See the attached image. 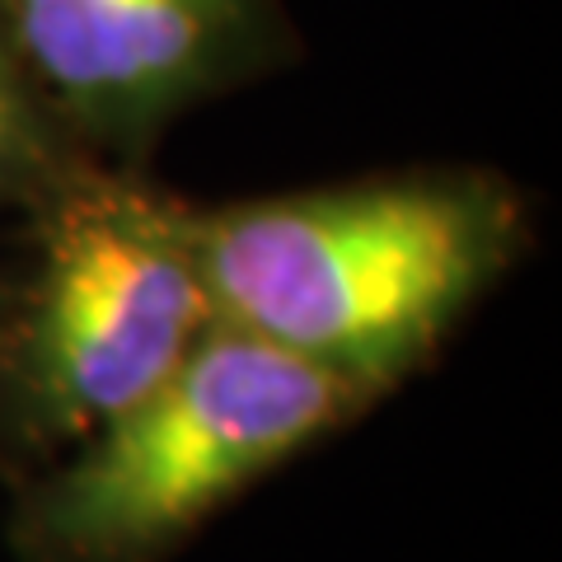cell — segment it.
Returning a JSON list of instances; mask_svg holds the SVG:
<instances>
[{
	"label": "cell",
	"mask_w": 562,
	"mask_h": 562,
	"mask_svg": "<svg viewBox=\"0 0 562 562\" xmlns=\"http://www.w3.org/2000/svg\"><path fill=\"white\" fill-rule=\"evenodd\" d=\"M216 324L192 216L136 188H85L47 231L33 291L29 394L61 431H99Z\"/></svg>",
	"instance_id": "obj_3"
},
{
	"label": "cell",
	"mask_w": 562,
	"mask_h": 562,
	"mask_svg": "<svg viewBox=\"0 0 562 562\" xmlns=\"http://www.w3.org/2000/svg\"><path fill=\"white\" fill-rule=\"evenodd\" d=\"M366 384L254 333L211 324L173 371L94 431L43 497L70 562H136L192 530L361 403Z\"/></svg>",
	"instance_id": "obj_2"
},
{
	"label": "cell",
	"mask_w": 562,
	"mask_h": 562,
	"mask_svg": "<svg viewBox=\"0 0 562 562\" xmlns=\"http://www.w3.org/2000/svg\"><path fill=\"white\" fill-rule=\"evenodd\" d=\"M216 324L357 384H384L479 295L516 239L469 183H375L192 221Z\"/></svg>",
	"instance_id": "obj_1"
},
{
	"label": "cell",
	"mask_w": 562,
	"mask_h": 562,
	"mask_svg": "<svg viewBox=\"0 0 562 562\" xmlns=\"http://www.w3.org/2000/svg\"><path fill=\"white\" fill-rule=\"evenodd\" d=\"M268 38V0H0L14 66L109 136H136L235 80Z\"/></svg>",
	"instance_id": "obj_4"
},
{
	"label": "cell",
	"mask_w": 562,
	"mask_h": 562,
	"mask_svg": "<svg viewBox=\"0 0 562 562\" xmlns=\"http://www.w3.org/2000/svg\"><path fill=\"white\" fill-rule=\"evenodd\" d=\"M24 146V113H20V66L0 43V173L14 165Z\"/></svg>",
	"instance_id": "obj_5"
}]
</instances>
